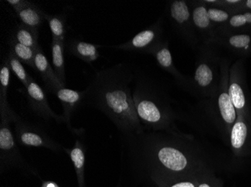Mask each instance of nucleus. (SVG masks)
<instances>
[{
    "label": "nucleus",
    "instance_id": "f257e3e1",
    "mask_svg": "<svg viewBox=\"0 0 251 187\" xmlns=\"http://www.w3.org/2000/svg\"><path fill=\"white\" fill-rule=\"evenodd\" d=\"M135 165L151 181L188 176L211 171L209 163L191 137L173 131L149 132L127 136Z\"/></svg>",
    "mask_w": 251,
    "mask_h": 187
},
{
    "label": "nucleus",
    "instance_id": "f03ea898",
    "mask_svg": "<svg viewBox=\"0 0 251 187\" xmlns=\"http://www.w3.org/2000/svg\"><path fill=\"white\" fill-rule=\"evenodd\" d=\"M132 68L121 63L97 71L84 91V104L105 114L126 136L145 131L134 105Z\"/></svg>",
    "mask_w": 251,
    "mask_h": 187
},
{
    "label": "nucleus",
    "instance_id": "7ed1b4c3",
    "mask_svg": "<svg viewBox=\"0 0 251 187\" xmlns=\"http://www.w3.org/2000/svg\"><path fill=\"white\" fill-rule=\"evenodd\" d=\"M132 98L145 129L152 132L176 130V115L169 98L153 80L143 76L136 78Z\"/></svg>",
    "mask_w": 251,
    "mask_h": 187
},
{
    "label": "nucleus",
    "instance_id": "20e7f679",
    "mask_svg": "<svg viewBox=\"0 0 251 187\" xmlns=\"http://www.w3.org/2000/svg\"><path fill=\"white\" fill-rule=\"evenodd\" d=\"M195 71L191 77H186L179 86L199 98L210 99L218 91V60L211 45H201L199 48Z\"/></svg>",
    "mask_w": 251,
    "mask_h": 187
},
{
    "label": "nucleus",
    "instance_id": "39448f33",
    "mask_svg": "<svg viewBox=\"0 0 251 187\" xmlns=\"http://www.w3.org/2000/svg\"><path fill=\"white\" fill-rule=\"evenodd\" d=\"M10 124L3 119L0 121V171L2 173L15 168L26 174L37 175L36 170L21 155Z\"/></svg>",
    "mask_w": 251,
    "mask_h": 187
},
{
    "label": "nucleus",
    "instance_id": "423d86ee",
    "mask_svg": "<svg viewBox=\"0 0 251 187\" xmlns=\"http://www.w3.org/2000/svg\"><path fill=\"white\" fill-rule=\"evenodd\" d=\"M167 2V16L174 30L191 47L200 48L201 43L192 18L191 1L172 0Z\"/></svg>",
    "mask_w": 251,
    "mask_h": 187
},
{
    "label": "nucleus",
    "instance_id": "0eeeda50",
    "mask_svg": "<svg viewBox=\"0 0 251 187\" xmlns=\"http://www.w3.org/2000/svg\"><path fill=\"white\" fill-rule=\"evenodd\" d=\"M17 143L25 147H44L56 153L64 150L63 145L56 143L40 127L26 122L19 117L15 123Z\"/></svg>",
    "mask_w": 251,
    "mask_h": 187
},
{
    "label": "nucleus",
    "instance_id": "6e6552de",
    "mask_svg": "<svg viewBox=\"0 0 251 187\" xmlns=\"http://www.w3.org/2000/svg\"><path fill=\"white\" fill-rule=\"evenodd\" d=\"M163 41V24L162 19H159L153 24L139 32L127 42L112 47L123 51L151 55Z\"/></svg>",
    "mask_w": 251,
    "mask_h": 187
},
{
    "label": "nucleus",
    "instance_id": "1a4fd4ad",
    "mask_svg": "<svg viewBox=\"0 0 251 187\" xmlns=\"http://www.w3.org/2000/svg\"><path fill=\"white\" fill-rule=\"evenodd\" d=\"M26 89V96L29 102V107L38 115L45 120L53 119L57 123H64L63 115H56L49 106L47 96L42 87L32 77Z\"/></svg>",
    "mask_w": 251,
    "mask_h": 187
},
{
    "label": "nucleus",
    "instance_id": "9d476101",
    "mask_svg": "<svg viewBox=\"0 0 251 187\" xmlns=\"http://www.w3.org/2000/svg\"><path fill=\"white\" fill-rule=\"evenodd\" d=\"M193 26L201 45H211L216 36L215 26L210 21L204 1H191Z\"/></svg>",
    "mask_w": 251,
    "mask_h": 187
},
{
    "label": "nucleus",
    "instance_id": "9b49d317",
    "mask_svg": "<svg viewBox=\"0 0 251 187\" xmlns=\"http://www.w3.org/2000/svg\"><path fill=\"white\" fill-rule=\"evenodd\" d=\"M226 86V71L225 67H222L221 85L218 91L210 99L214 101L215 112L218 111L222 122L227 125H231L236 120V110L229 97V88Z\"/></svg>",
    "mask_w": 251,
    "mask_h": 187
},
{
    "label": "nucleus",
    "instance_id": "f8f14e48",
    "mask_svg": "<svg viewBox=\"0 0 251 187\" xmlns=\"http://www.w3.org/2000/svg\"><path fill=\"white\" fill-rule=\"evenodd\" d=\"M61 103L63 109V120L67 127L74 130L72 127L71 119L73 113L79 106L84 104V91L70 89L66 86H62L53 93Z\"/></svg>",
    "mask_w": 251,
    "mask_h": 187
},
{
    "label": "nucleus",
    "instance_id": "ddd939ff",
    "mask_svg": "<svg viewBox=\"0 0 251 187\" xmlns=\"http://www.w3.org/2000/svg\"><path fill=\"white\" fill-rule=\"evenodd\" d=\"M35 71H37L42 78L45 88L49 92L54 93L56 89L62 86H66L56 77L54 70L50 65L47 56H45L43 49L39 45L36 49L35 56Z\"/></svg>",
    "mask_w": 251,
    "mask_h": 187
},
{
    "label": "nucleus",
    "instance_id": "4468645a",
    "mask_svg": "<svg viewBox=\"0 0 251 187\" xmlns=\"http://www.w3.org/2000/svg\"><path fill=\"white\" fill-rule=\"evenodd\" d=\"M11 71L5 58L0 67V119L8 121L10 123H15L20 116L11 109L8 102V89L11 82Z\"/></svg>",
    "mask_w": 251,
    "mask_h": 187
},
{
    "label": "nucleus",
    "instance_id": "2eb2a0df",
    "mask_svg": "<svg viewBox=\"0 0 251 187\" xmlns=\"http://www.w3.org/2000/svg\"><path fill=\"white\" fill-rule=\"evenodd\" d=\"M151 55L153 56L156 64L160 68L174 77L177 85H180L184 81L186 76L183 75L175 65L168 40L163 39Z\"/></svg>",
    "mask_w": 251,
    "mask_h": 187
},
{
    "label": "nucleus",
    "instance_id": "dca6fc26",
    "mask_svg": "<svg viewBox=\"0 0 251 187\" xmlns=\"http://www.w3.org/2000/svg\"><path fill=\"white\" fill-rule=\"evenodd\" d=\"M100 47V45L88 43L76 38L65 42V49L67 53L86 63H92L98 60Z\"/></svg>",
    "mask_w": 251,
    "mask_h": 187
},
{
    "label": "nucleus",
    "instance_id": "f3484780",
    "mask_svg": "<svg viewBox=\"0 0 251 187\" xmlns=\"http://www.w3.org/2000/svg\"><path fill=\"white\" fill-rule=\"evenodd\" d=\"M64 151L70 156L75 171L78 187H85L86 146L81 139H76L71 148H64Z\"/></svg>",
    "mask_w": 251,
    "mask_h": 187
},
{
    "label": "nucleus",
    "instance_id": "a211bd4d",
    "mask_svg": "<svg viewBox=\"0 0 251 187\" xmlns=\"http://www.w3.org/2000/svg\"><path fill=\"white\" fill-rule=\"evenodd\" d=\"M16 14L21 23L39 31L45 22L46 16V13L42 8L33 2Z\"/></svg>",
    "mask_w": 251,
    "mask_h": 187
},
{
    "label": "nucleus",
    "instance_id": "6ab92c4d",
    "mask_svg": "<svg viewBox=\"0 0 251 187\" xmlns=\"http://www.w3.org/2000/svg\"><path fill=\"white\" fill-rule=\"evenodd\" d=\"M39 35V30L25 26V24L20 22L11 32L10 37L15 39L16 42L36 50L39 46L38 43Z\"/></svg>",
    "mask_w": 251,
    "mask_h": 187
},
{
    "label": "nucleus",
    "instance_id": "aec40b11",
    "mask_svg": "<svg viewBox=\"0 0 251 187\" xmlns=\"http://www.w3.org/2000/svg\"><path fill=\"white\" fill-rule=\"evenodd\" d=\"M52 62L56 77L63 85H66V70H65V42L52 40L50 45Z\"/></svg>",
    "mask_w": 251,
    "mask_h": 187
},
{
    "label": "nucleus",
    "instance_id": "412c9836",
    "mask_svg": "<svg viewBox=\"0 0 251 187\" xmlns=\"http://www.w3.org/2000/svg\"><path fill=\"white\" fill-rule=\"evenodd\" d=\"M204 173L176 178H155L151 181L156 187H197L200 178Z\"/></svg>",
    "mask_w": 251,
    "mask_h": 187
},
{
    "label": "nucleus",
    "instance_id": "4be33fe9",
    "mask_svg": "<svg viewBox=\"0 0 251 187\" xmlns=\"http://www.w3.org/2000/svg\"><path fill=\"white\" fill-rule=\"evenodd\" d=\"M8 44L10 51L12 52L21 62L35 70V56L36 50L18 43L11 37L8 39Z\"/></svg>",
    "mask_w": 251,
    "mask_h": 187
},
{
    "label": "nucleus",
    "instance_id": "5701e85b",
    "mask_svg": "<svg viewBox=\"0 0 251 187\" xmlns=\"http://www.w3.org/2000/svg\"><path fill=\"white\" fill-rule=\"evenodd\" d=\"M45 21L49 22L53 40L66 42V14L60 13L55 15L46 14Z\"/></svg>",
    "mask_w": 251,
    "mask_h": 187
},
{
    "label": "nucleus",
    "instance_id": "b1692460",
    "mask_svg": "<svg viewBox=\"0 0 251 187\" xmlns=\"http://www.w3.org/2000/svg\"><path fill=\"white\" fill-rule=\"evenodd\" d=\"M5 60L8 62V65H9L10 68H11V71L18 77V80L21 81L25 88H26L28 84H29V79L31 77L27 74L25 67L23 66V63L10 50L8 52V56L5 57Z\"/></svg>",
    "mask_w": 251,
    "mask_h": 187
},
{
    "label": "nucleus",
    "instance_id": "393cba45",
    "mask_svg": "<svg viewBox=\"0 0 251 187\" xmlns=\"http://www.w3.org/2000/svg\"><path fill=\"white\" fill-rule=\"evenodd\" d=\"M248 126L244 121L235 122L231 130V145L235 150H240L246 142Z\"/></svg>",
    "mask_w": 251,
    "mask_h": 187
},
{
    "label": "nucleus",
    "instance_id": "a878e982",
    "mask_svg": "<svg viewBox=\"0 0 251 187\" xmlns=\"http://www.w3.org/2000/svg\"><path fill=\"white\" fill-rule=\"evenodd\" d=\"M229 95L235 110H242L246 104L245 91L242 85L233 79L229 86Z\"/></svg>",
    "mask_w": 251,
    "mask_h": 187
},
{
    "label": "nucleus",
    "instance_id": "bb28decb",
    "mask_svg": "<svg viewBox=\"0 0 251 187\" xmlns=\"http://www.w3.org/2000/svg\"><path fill=\"white\" fill-rule=\"evenodd\" d=\"M226 43L233 49L248 51L251 48V37L248 34H236L226 38Z\"/></svg>",
    "mask_w": 251,
    "mask_h": 187
},
{
    "label": "nucleus",
    "instance_id": "cd10ccee",
    "mask_svg": "<svg viewBox=\"0 0 251 187\" xmlns=\"http://www.w3.org/2000/svg\"><path fill=\"white\" fill-rule=\"evenodd\" d=\"M208 5V13L210 21L216 29L218 24H222L229 20V14L228 11L218 6Z\"/></svg>",
    "mask_w": 251,
    "mask_h": 187
},
{
    "label": "nucleus",
    "instance_id": "c85d7f7f",
    "mask_svg": "<svg viewBox=\"0 0 251 187\" xmlns=\"http://www.w3.org/2000/svg\"><path fill=\"white\" fill-rule=\"evenodd\" d=\"M228 22L232 28H240L247 24L251 25V12L233 15L229 18Z\"/></svg>",
    "mask_w": 251,
    "mask_h": 187
},
{
    "label": "nucleus",
    "instance_id": "c756f323",
    "mask_svg": "<svg viewBox=\"0 0 251 187\" xmlns=\"http://www.w3.org/2000/svg\"><path fill=\"white\" fill-rule=\"evenodd\" d=\"M197 187H218L217 181L211 174V171H207L201 175Z\"/></svg>",
    "mask_w": 251,
    "mask_h": 187
},
{
    "label": "nucleus",
    "instance_id": "7c9ffc66",
    "mask_svg": "<svg viewBox=\"0 0 251 187\" xmlns=\"http://www.w3.org/2000/svg\"><path fill=\"white\" fill-rule=\"evenodd\" d=\"M6 2L16 13H18L21 10L30 5L32 2L28 0H8Z\"/></svg>",
    "mask_w": 251,
    "mask_h": 187
},
{
    "label": "nucleus",
    "instance_id": "2f4dec72",
    "mask_svg": "<svg viewBox=\"0 0 251 187\" xmlns=\"http://www.w3.org/2000/svg\"><path fill=\"white\" fill-rule=\"evenodd\" d=\"M41 187H60L58 184H56L54 181H43Z\"/></svg>",
    "mask_w": 251,
    "mask_h": 187
},
{
    "label": "nucleus",
    "instance_id": "473e14b6",
    "mask_svg": "<svg viewBox=\"0 0 251 187\" xmlns=\"http://www.w3.org/2000/svg\"><path fill=\"white\" fill-rule=\"evenodd\" d=\"M245 6L248 8V9L251 10V0H248L245 2Z\"/></svg>",
    "mask_w": 251,
    "mask_h": 187
}]
</instances>
